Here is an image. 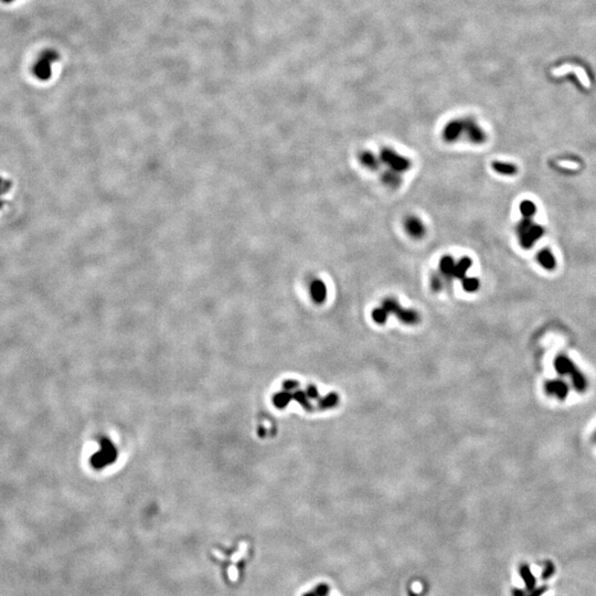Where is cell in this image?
<instances>
[{"mask_svg": "<svg viewBox=\"0 0 596 596\" xmlns=\"http://www.w3.org/2000/svg\"><path fill=\"white\" fill-rule=\"evenodd\" d=\"M491 166H493V169L496 172L501 173V175H514V173L517 172V168L511 164L500 163V161H494Z\"/></svg>", "mask_w": 596, "mask_h": 596, "instance_id": "16", "label": "cell"}, {"mask_svg": "<svg viewBox=\"0 0 596 596\" xmlns=\"http://www.w3.org/2000/svg\"><path fill=\"white\" fill-rule=\"evenodd\" d=\"M382 307H383L389 314H394L399 318V320L407 323V325H415L420 321L419 312L414 309L403 308L398 303V300L394 298L387 297L383 299L382 302Z\"/></svg>", "mask_w": 596, "mask_h": 596, "instance_id": "2", "label": "cell"}, {"mask_svg": "<svg viewBox=\"0 0 596 596\" xmlns=\"http://www.w3.org/2000/svg\"><path fill=\"white\" fill-rule=\"evenodd\" d=\"M456 266V262L452 255H445L439 261V273L447 279H453V273Z\"/></svg>", "mask_w": 596, "mask_h": 596, "instance_id": "12", "label": "cell"}, {"mask_svg": "<svg viewBox=\"0 0 596 596\" xmlns=\"http://www.w3.org/2000/svg\"><path fill=\"white\" fill-rule=\"evenodd\" d=\"M545 392L558 401H565L570 393V383L562 378L550 379L545 382Z\"/></svg>", "mask_w": 596, "mask_h": 596, "instance_id": "4", "label": "cell"}, {"mask_svg": "<svg viewBox=\"0 0 596 596\" xmlns=\"http://www.w3.org/2000/svg\"><path fill=\"white\" fill-rule=\"evenodd\" d=\"M547 591H548L547 585H543V586H540L538 588L536 587L535 589H532V591H524V589H521V588H512L511 595L512 596H542Z\"/></svg>", "mask_w": 596, "mask_h": 596, "instance_id": "15", "label": "cell"}, {"mask_svg": "<svg viewBox=\"0 0 596 596\" xmlns=\"http://www.w3.org/2000/svg\"><path fill=\"white\" fill-rule=\"evenodd\" d=\"M359 161H360L363 167H366L367 169L371 171L379 170L381 165L380 158L377 157L373 153L369 152V150H364V152L359 154Z\"/></svg>", "mask_w": 596, "mask_h": 596, "instance_id": "8", "label": "cell"}, {"mask_svg": "<svg viewBox=\"0 0 596 596\" xmlns=\"http://www.w3.org/2000/svg\"><path fill=\"white\" fill-rule=\"evenodd\" d=\"M229 574H230V577H231V580H232V581H235L236 577H238V572H236V570L233 569V568H231L229 570Z\"/></svg>", "mask_w": 596, "mask_h": 596, "instance_id": "22", "label": "cell"}, {"mask_svg": "<svg viewBox=\"0 0 596 596\" xmlns=\"http://www.w3.org/2000/svg\"><path fill=\"white\" fill-rule=\"evenodd\" d=\"M471 266H472L471 258H468V257L460 258L459 261L456 263L454 273H453V279H458V280L465 279L467 271L470 270Z\"/></svg>", "mask_w": 596, "mask_h": 596, "instance_id": "13", "label": "cell"}, {"mask_svg": "<svg viewBox=\"0 0 596 596\" xmlns=\"http://www.w3.org/2000/svg\"><path fill=\"white\" fill-rule=\"evenodd\" d=\"M3 2H5V3H10V2H13V0H3Z\"/></svg>", "mask_w": 596, "mask_h": 596, "instance_id": "24", "label": "cell"}, {"mask_svg": "<svg viewBox=\"0 0 596 596\" xmlns=\"http://www.w3.org/2000/svg\"><path fill=\"white\" fill-rule=\"evenodd\" d=\"M555 573V565L552 561H547L543 565V569L541 571V580L547 581L550 577H552Z\"/></svg>", "mask_w": 596, "mask_h": 596, "instance_id": "20", "label": "cell"}, {"mask_svg": "<svg viewBox=\"0 0 596 596\" xmlns=\"http://www.w3.org/2000/svg\"><path fill=\"white\" fill-rule=\"evenodd\" d=\"M554 369L561 378L569 379L572 387L577 393H584L588 389V380L576 363L566 355H559L554 359Z\"/></svg>", "mask_w": 596, "mask_h": 596, "instance_id": "1", "label": "cell"}, {"mask_svg": "<svg viewBox=\"0 0 596 596\" xmlns=\"http://www.w3.org/2000/svg\"><path fill=\"white\" fill-rule=\"evenodd\" d=\"M328 593H329V586L325 583H321V584H319V585H317L308 594H306L304 596H327Z\"/></svg>", "mask_w": 596, "mask_h": 596, "instance_id": "21", "label": "cell"}, {"mask_svg": "<svg viewBox=\"0 0 596 596\" xmlns=\"http://www.w3.org/2000/svg\"><path fill=\"white\" fill-rule=\"evenodd\" d=\"M464 134V120L454 119L445 125L442 131L443 140L446 143H455Z\"/></svg>", "mask_w": 596, "mask_h": 596, "instance_id": "5", "label": "cell"}, {"mask_svg": "<svg viewBox=\"0 0 596 596\" xmlns=\"http://www.w3.org/2000/svg\"><path fill=\"white\" fill-rule=\"evenodd\" d=\"M309 294L314 303H325V300L327 298V286L325 284V282L319 279L312 280L309 285Z\"/></svg>", "mask_w": 596, "mask_h": 596, "instance_id": "7", "label": "cell"}, {"mask_svg": "<svg viewBox=\"0 0 596 596\" xmlns=\"http://www.w3.org/2000/svg\"><path fill=\"white\" fill-rule=\"evenodd\" d=\"M381 181L386 187L391 189H398L402 184V177L400 176V172L387 169L381 175Z\"/></svg>", "mask_w": 596, "mask_h": 596, "instance_id": "9", "label": "cell"}, {"mask_svg": "<svg viewBox=\"0 0 596 596\" xmlns=\"http://www.w3.org/2000/svg\"><path fill=\"white\" fill-rule=\"evenodd\" d=\"M449 282L450 280L442 275L441 273L434 274L431 279V287L434 292H441Z\"/></svg>", "mask_w": 596, "mask_h": 596, "instance_id": "14", "label": "cell"}, {"mask_svg": "<svg viewBox=\"0 0 596 596\" xmlns=\"http://www.w3.org/2000/svg\"><path fill=\"white\" fill-rule=\"evenodd\" d=\"M404 228H406L407 233L414 239L423 238L426 232L425 225L422 222V220L414 216H410L406 219V221H404Z\"/></svg>", "mask_w": 596, "mask_h": 596, "instance_id": "6", "label": "cell"}, {"mask_svg": "<svg viewBox=\"0 0 596 596\" xmlns=\"http://www.w3.org/2000/svg\"><path fill=\"white\" fill-rule=\"evenodd\" d=\"M593 441H594V443H596V429H595V431L593 433Z\"/></svg>", "mask_w": 596, "mask_h": 596, "instance_id": "23", "label": "cell"}, {"mask_svg": "<svg viewBox=\"0 0 596 596\" xmlns=\"http://www.w3.org/2000/svg\"><path fill=\"white\" fill-rule=\"evenodd\" d=\"M461 286L467 293H474L478 289L479 282L474 277H465L461 280Z\"/></svg>", "mask_w": 596, "mask_h": 596, "instance_id": "18", "label": "cell"}, {"mask_svg": "<svg viewBox=\"0 0 596 596\" xmlns=\"http://www.w3.org/2000/svg\"><path fill=\"white\" fill-rule=\"evenodd\" d=\"M372 319L379 323V325H382V323L386 322L387 320V316H389V312H387L383 307H378V308H374L372 310Z\"/></svg>", "mask_w": 596, "mask_h": 596, "instance_id": "19", "label": "cell"}, {"mask_svg": "<svg viewBox=\"0 0 596 596\" xmlns=\"http://www.w3.org/2000/svg\"><path fill=\"white\" fill-rule=\"evenodd\" d=\"M519 573H520V576H521V578H522V581L524 582L526 591H532V589H535L537 586V578L535 577L534 574H532L529 564L522 563L521 565H520Z\"/></svg>", "mask_w": 596, "mask_h": 596, "instance_id": "11", "label": "cell"}, {"mask_svg": "<svg viewBox=\"0 0 596 596\" xmlns=\"http://www.w3.org/2000/svg\"><path fill=\"white\" fill-rule=\"evenodd\" d=\"M379 158L381 160V164H384L386 167H389V169L400 173L408 171L411 166H412V163H411L409 158L399 155L395 150L387 147L381 149Z\"/></svg>", "mask_w": 596, "mask_h": 596, "instance_id": "3", "label": "cell"}, {"mask_svg": "<svg viewBox=\"0 0 596 596\" xmlns=\"http://www.w3.org/2000/svg\"><path fill=\"white\" fill-rule=\"evenodd\" d=\"M34 73L39 78L47 79L48 75H50V68H48V59H42L38 62V64L34 68Z\"/></svg>", "mask_w": 596, "mask_h": 596, "instance_id": "17", "label": "cell"}, {"mask_svg": "<svg viewBox=\"0 0 596 596\" xmlns=\"http://www.w3.org/2000/svg\"><path fill=\"white\" fill-rule=\"evenodd\" d=\"M464 134L467 135L468 140L472 143H483L485 138L483 131L478 128L475 123L468 119L464 120Z\"/></svg>", "mask_w": 596, "mask_h": 596, "instance_id": "10", "label": "cell"}]
</instances>
